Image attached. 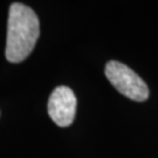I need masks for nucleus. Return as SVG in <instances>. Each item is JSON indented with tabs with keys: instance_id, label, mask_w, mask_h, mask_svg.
Here are the masks:
<instances>
[{
	"instance_id": "obj_1",
	"label": "nucleus",
	"mask_w": 158,
	"mask_h": 158,
	"mask_svg": "<svg viewBox=\"0 0 158 158\" xmlns=\"http://www.w3.org/2000/svg\"><path fill=\"white\" fill-rule=\"evenodd\" d=\"M40 35L38 15L28 6L14 2L10 7L7 25L6 59L21 62L31 54Z\"/></svg>"
},
{
	"instance_id": "obj_3",
	"label": "nucleus",
	"mask_w": 158,
	"mask_h": 158,
	"mask_svg": "<svg viewBox=\"0 0 158 158\" xmlns=\"http://www.w3.org/2000/svg\"><path fill=\"white\" fill-rule=\"evenodd\" d=\"M76 97L68 87H57L48 100V114L59 127H68L73 123L76 114Z\"/></svg>"
},
{
	"instance_id": "obj_2",
	"label": "nucleus",
	"mask_w": 158,
	"mask_h": 158,
	"mask_svg": "<svg viewBox=\"0 0 158 158\" xmlns=\"http://www.w3.org/2000/svg\"><path fill=\"white\" fill-rule=\"evenodd\" d=\"M104 72L110 83L128 98L143 102L149 97L147 83L128 66L118 61H109Z\"/></svg>"
}]
</instances>
